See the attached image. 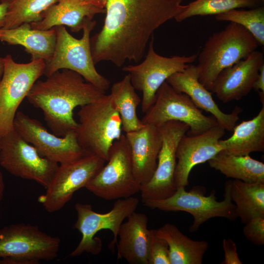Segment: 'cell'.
Instances as JSON below:
<instances>
[{"label":"cell","mask_w":264,"mask_h":264,"mask_svg":"<svg viewBox=\"0 0 264 264\" xmlns=\"http://www.w3.org/2000/svg\"><path fill=\"white\" fill-rule=\"evenodd\" d=\"M186 7L181 0H108L103 26L90 38L94 64L139 62L154 31Z\"/></svg>","instance_id":"1"},{"label":"cell","mask_w":264,"mask_h":264,"mask_svg":"<svg viewBox=\"0 0 264 264\" xmlns=\"http://www.w3.org/2000/svg\"><path fill=\"white\" fill-rule=\"evenodd\" d=\"M104 94L105 91L87 82L79 74L64 69L46 77L45 80H37L26 98L33 107L42 111L52 132L62 137L78 127L74 110L92 103Z\"/></svg>","instance_id":"2"},{"label":"cell","mask_w":264,"mask_h":264,"mask_svg":"<svg viewBox=\"0 0 264 264\" xmlns=\"http://www.w3.org/2000/svg\"><path fill=\"white\" fill-rule=\"evenodd\" d=\"M259 45L244 27L230 22L223 30L210 36L198 54L199 82L211 91L220 71L247 58Z\"/></svg>","instance_id":"3"},{"label":"cell","mask_w":264,"mask_h":264,"mask_svg":"<svg viewBox=\"0 0 264 264\" xmlns=\"http://www.w3.org/2000/svg\"><path fill=\"white\" fill-rule=\"evenodd\" d=\"M75 132L78 142L86 154L97 155L106 162L113 142L122 135V123L110 96L81 107Z\"/></svg>","instance_id":"4"},{"label":"cell","mask_w":264,"mask_h":264,"mask_svg":"<svg viewBox=\"0 0 264 264\" xmlns=\"http://www.w3.org/2000/svg\"><path fill=\"white\" fill-rule=\"evenodd\" d=\"M95 24V21L87 22L80 39L72 36L65 26H55V46L51 59L45 63L44 75L48 77L61 69L70 70L106 92L110 87V82L97 71L91 51L90 35Z\"/></svg>","instance_id":"5"},{"label":"cell","mask_w":264,"mask_h":264,"mask_svg":"<svg viewBox=\"0 0 264 264\" xmlns=\"http://www.w3.org/2000/svg\"><path fill=\"white\" fill-rule=\"evenodd\" d=\"M205 193V188L201 186H194L189 191L181 187L177 188L176 192L167 198L143 202L153 209L189 213L194 219L189 228L191 232H196L203 223L213 218L220 217L230 220L238 218L236 206L230 196V180L225 183L223 199L221 201L217 200L215 190H212L207 196Z\"/></svg>","instance_id":"6"},{"label":"cell","mask_w":264,"mask_h":264,"mask_svg":"<svg viewBox=\"0 0 264 264\" xmlns=\"http://www.w3.org/2000/svg\"><path fill=\"white\" fill-rule=\"evenodd\" d=\"M61 239L38 226L19 223L0 229V264H38L55 259Z\"/></svg>","instance_id":"7"},{"label":"cell","mask_w":264,"mask_h":264,"mask_svg":"<svg viewBox=\"0 0 264 264\" xmlns=\"http://www.w3.org/2000/svg\"><path fill=\"white\" fill-rule=\"evenodd\" d=\"M138 203V198L135 197L118 199L110 211L101 214L93 211L89 204L76 203L77 219L73 228L80 232L82 239L69 256H78L84 252L92 255L99 254L102 250V241L95 235L103 229H109L112 233L113 238L109 248L114 251L121 224L125 219L135 211Z\"/></svg>","instance_id":"8"},{"label":"cell","mask_w":264,"mask_h":264,"mask_svg":"<svg viewBox=\"0 0 264 264\" xmlns=\"http://www.w3.org/2000/svg\"><path fill=\"white\" fill-rule=\"evenodd\" d=\"M86 188L105 200L127 198L140 192L141 185L133 170L130 145L122 134L111 146L109 157Z\"/></svg>","instance_id":"9"},{"label":"cell","mask_w":264,"mask_h":264,"mask_svg":"<svg viewBox=\"0 0 264 264\" xmlns=\"http://www.w3.org/2000/svg\"><path fill=\"white\" fill-rule=\"evenodd\" d=\"M4 60L3 73L0 82V138L14 130L18 109L34 83L44 75L45 67L43 60L18 63L10 54Z\"/></svg>","instance_id":"10"},{"label":"cell","mask_w":264,"mask_h":264,"mask_svg":"<svg viewBox=\"0 0 264 264\" xmlns=\"http://www.w3.org/2000/svg\"><path fill=\"white\" fill-rule=\"evenodd\" d=\"M141 120L144 124L156 126L169 121L183 122L189 126L186 134L190 135L218 124L213 116L204 115L187 95L176 91L166 81L157 90L154 103Z\"/></svg>","instance_id":"11"},{"label":"cell","mask_w":264,"mask_h":264,"mask_svg":"<svg viewBox=\"0 0 264 264\" xmlns=\"http://www.w3.org/2000/svg\"><path fill=\"white\" fill-rule=\"evenodd\" d=\"M153 37L144 60L138 65L123 68L129 74L134 88L142 92L141 110L144 113L154 103L156 92L163 83L174 73L184 70L198 56H161L154 49Z\"/></svg>","instance_id":"12"},{"label":"cell","mask_w":264,"mask_h":264,"mask_svg":"<svg viewBox=\"0 0 264 264\" xmlns=\"http://www.w3.org/2000/svg\"><path fill=\"white\" fill-rule=\"evenodd\" d=\"M103 158L93 154L64 163L57 168L46 192L38 198L49 213L62 209L71 199L74 193L86 187L106 163Z\"/></svg>","instance_id":"13"},{"label":"cell","mask_w":264,"mask_h":264,"mask_svg":"<svg viewBox=\"0 0 264 264\" xmlns=\"http://www.w3.org/2000/svg\"><path fill=\"white\" fill-rule=\"evenodd\" d=\"M0 165L13 176L46 188L59 164L42 156L14 129L0 138Z\"/></svg>","instance_id":"14"},{"label":"cell","mask_w":264,"mask_h":264,"mask_svg":"<svg viewBox=\"0 0 264 264\" xmlns=\"http://www.w3.org/2000/svg\"><path fill=\"white\" fill-rule=\"evenodd\" d=\"M157 127L161 138V148L153 176L148 183L141 186L142 201L164 199L176 192V151L181 139L189 130L188 125L178 121H169Z\"/></svg>","instance_id":"15"},{"label":"cell","mask_w":264,"mask_h":264,"mask_svg":"<svg viewBox=\"0 0 264 264\" xmlns=\"http://www.w3.org/2000/svg\"><path fill=\"white\" fill-rule=\"evenodd\" d=\"M14 125L17 132L33 145L42 156L58 164L86 154L78 142L75 131L58 136L48 132L39 121L21 111L16 114Z\"/></svg>","instance_id":"16"},{"label":"cell","mask_w":264,"mask_h":264,"mask_svg":"<svg viewBox=\"0 0 264 264\" xmlns=\"http://www.w3.org/2000/svg\"><path fill=\"white\" fill-rule=\"evenodd\" d=\"M225 129L219 124L197 135L185 134L176 151L175 182L177 188L189 184V176L196 165L208 161L224 150L220 140Z\"/></svg>","instance_id":"17"},{"label":"cell","mask_w":264,"mask_h":264,"mask_svg":"<svg viewBox=\"0 0 264 264\" xmlns=\"http://www.w3.org/2000/svg\"><path fill=\"white\" fill-rule=\"evenodd\" d=\"M199 76L198 66L189 65L183 71L172 74L166 82L176 91L187 95L198 108L210 113L225 130L233 131L242 108L236 106L229 113L221 111L213 99L212 92L199 82Z\"/></svg>","instance_id":"18"},{"label":"cell","mask_w":264,"mask_h":264,"mask_svg":"<svg viewBox=\"0 0 264 264\" xmlns=\"http://www.w3.org/2000/svg\"><path fill=\"white\" fill-rule=\"evenodd\" d=\"M264 64L263 52L253 51L247 58L220 71L211 91L224 103L241 99L253 89L260 68Z\"/></svg>","instance_id":"19"},{"label":"cell","mask_w":264,"mask_h":264,"mask_svg":"<svg viewBox=\"0 0 264 264\" xmlns=\"http://www.w3.org/2000/svg\"><path fill=\"white\" fill-rule=\"evenodd\" d=\"M130 145L133 173L141 186L148 183L156 170L161 145L157 126L146 124L125 134Z\"/></svg>","instance_id":"20"},{"label":"cell","mask_w":264,"mask_h":264,"mask_svg":"<svg viewBox=\"0 0 264 264\" xmlns=\"http://www.w3.org/2000/svg\"><path fill=\"white\" fill-rule=\"evenodd\" d=\"M105 12V9L86 0H58L43 13L40 21L30 25L32 28L39 30L67 26L72 31L77 32L83 29L87 22L92 20L95 15Z\"/></svg>","instance_id":"21"},{"label":"cell","mask_w":264,"mask_h":264,"mask_svg":"<svg viewBox=\"0 0 264 264\" xmlns=\"http://www.w3.org/2000/svg\"><path fill=\"white\" fill-rule=\"evenodd\" d=\"M120 227L117 243V258L130 264H149L151 230L148 228V217L135 211Z\"/></svg>","instance_id":"22"},{"label":"cell","mask_w":264,"mask_h":264,"mask_svg":"<svg viewBox=\"0 0 264 264\" xmlns=\"http://www.w3.org/2000/svg\"><path fill=\"white\" fill-rule=\"evenodd\" d=\"M56 39L55 27L39 30L32 28L30 23H23L14 28L0 29V41L23 46L31 60L48 62L53 55Z\"/></svg>","instance_id":"23"},{"label":"cell","mask_w":264,"mask_h":264,"mask_svg":"<svg viewBox=\"0 0 264 264\" xmlns=\"http://www.w3.org/2000/svg\"><path fill=\"white\" fill-rule=\"evenodd\" d=\"M232 135L220 140L222 152L235 155H246L253 152L264 151V105L252 119L236 125Z\"/></svg>","instance_id":"24"},{"label":"cell","mask_w":264,"mask_h":264,"mask_svg":"<svg viewBox=\"0 0 264 264\" xmlns=\"http://www.w3.org/2000/svg\"><path fill=\"white\" fill-rule=\"evenodd\" d=\"M169 248L170 264H201L209 244L204 240L194 241L183 234L175 225L165 223L156 230Z\"/></svg>","instance_id":"25"},{"label":"cell","mask_w":264,"mask_h":264,"mask_svg":"<svg viewBox=\"0 0 264 264\" xmlns=\"http://www.w3.org/2000/svg\"><path fill=\"white\" fill-rule=\"evenodd\" d=\"M208 162L211 168L227 178L248 183H264V163L249 155H235L221 151Z\"/></svg>","instance_id":"26"},{"label":"cell","mask_w":264,"mask_h":264,"mask_svg":"<svg viewBox=\"0 0 264 264\" xmlns=\"http://www.w3.org/2000/svg\"><path fill=\"white\" fill-rule=\"evenodd\" d=\"M135 90L129 74L114 83L110 89L111 101L120 116L122 129L125 133L139 130L145 125L137 114L141 99Z\"/></svg>","instance_id":"27"},{"label":"cell","mask_w":264,"mask_h":264,"mask_svg":"<svg viewBox=\"0 0 264 264\" xmlns=\"http://www.w3.org/2000/svg\"><path fill=\"white\" fill-rule=\"evenodd\" d=\"M230 193L238 218L242 223L264 217V183L230 180Z\"/></svg>","instance_id":"28"},{"label":"cell","mask_w":264,"mask_h":264,"mask_svg":"<svg viewBox=\"0 0 264 264\" xmlns=\"http://www.w3.org/2000/svg\"><path fill=\"white\" fill-rule=\"evenodd\" d=\"M58 0H10L2 28H15L40 21L43 13Z\"/></svg>","instance_id":"29"},{"label":"cell","mask_w":264,"mask_h":264,"mask_svg":"<svg viewBox=\"0 0 264 264\" xmlns=\"http://www.w3.org/2000/svg\"><path fill=\"white\" fill-rule=\"evenodd\" d=\"M261 3L259 0H196L186 5L175 20L181 22L195 16L217 15L235 9L255 8Z\"/></svg>","instance_id":"30"},{"label":"cell","mask_w":264,"mask_h":264,"mask_svg":"<svg viewBox=\"0 0 264 264\" xmlns=\"http://www.w3.org/2000/svg\"><path fill=\"white\" fill-rule=\"evenodd\" d=\"M219 21H228L239 24L247 30L259 45H264V6L249 10L235 9L216 15Z\"/></svg>","instance_id":"31"},{"label":"cell","mask_w":264,"mask_h":264,"mask_svg":"<svg viewBox=\"0 0 264 264\" xmlns=\"http://www.w3.org/2000/svg\"><path fill=\"white\" fill-rule=\"evenodd\" d=\"M151 230L149 249V264H170L169 248L167 242L159 237L156 230Z\"/></svg>","instance_id":"32"},{"label":"cell","mask_w":264,"mask_h":264,"mask_svg":"<svg viewBox=\"0 0 264 264\" xmlns=\"http://www.w3.org/2000/svg\"><path fill=\"white\" fill-rule=\"evenodd\" d=\"M242 229L245 237L254 244H264V217L255 218L245 224Z\"/></svg>","instance_id":"33"},{"label":"cell","mask_w":264,"mask_h":264,"mask_svg":"<svg viewBox=\"0 0 264 264\" xmlns=\"http://www.w3.org/2000/svg\"><path fill=\"white\" fill-rule=\"evenodd\" d=\"M222 248L224 253V259L221 264H242L237 253L236 244L230 239H224L222 241Z\"/></svg>","instance_id":"34"},{"label":"cell","mask_w":264,"mask_h":264,"mask_svg":"<svg viewBox=\"0 0 264 264\" xmlns=\"http://www.w3.org/2000/svg\"><path fill=\"white\" fill-rule=\"evenodd\" d=\"M253 89L258 92H264V64L260 68L259 73L253 84Z\"/></svg>","instance_id":"35"},{"label":"cell","mask_w":264,"mask_h":264,"mask_svg":"<svg viewBox=\"0 0 264 264\" xmlns=\"http://www.w3.org/2000/svg\"><path fill=\"white\" fill-rule=\"evenodd\" d=\"M8 4V1L0 2V29L2 28L4 25Z\"/></svg>","instance_id":"36"},{"label":"cell","mask_w":264,"mask_h":264,"mask_svg":"<svg viewBox=\"0 0 264 264\" xmlns=\"http://www.w3.org/2000/svg\"><path fill=\"white\" fill-rule=\"evenodd\" d=\"M88 2L102 9H105L108 0H86Z\"/></svg>","instance_id":"37"},{"label":"cell","mask_w":264,"mask_h":264,"mask_svg":"<svg viewBox=\"0 0 264 264\" xmlns=\"http://www.w3.org/2000/svg\"><path fill=\"white\" fill-rule=\"evenodd\" d=\"M4 192V183L2 173L0 171V204L2 200Z\"/></svg>","instance_id":"38"},{"label":"cell","mask_w":264,"mask_h":264,"mask_svg":"<svg viewBox=\"0 0 264 264\" xmlns=\"http://www.w3.org/2000/svg\"><path fill=\"white\" fill-rule=\"evenodd\" d=\"M4 66V58L0 57V82L1 80Z\"/></svg>","instance_id":"39"},{"label":"cell","mask_w":264,"mask_h":264,"mask_svg":"<svg viewBox=\"0 0 264 264\" xmlns=\"http://www.w3.org/2000/svg\"><path fill=\"white\" fill-rule=\"evenodd\" d=\"M10 0H0V2L3 1H9Z\"/></svg>","instance_id":"40"},{"label":"cell","mask_w":264,"mask_h":264,"mask_svg":"<svg viewBox=\"0 0 264 264\" xmlns=\"http://www.w3.org/2000/svg\"><path fill=\"white\" fill-rule=\"evenodd\" d=\"M262 3L264 2V0H259Z\"/></svg>","instance_id":"41"}]
</instances>
